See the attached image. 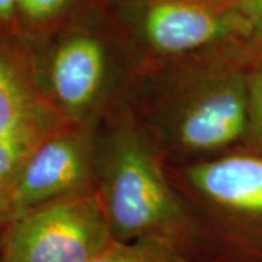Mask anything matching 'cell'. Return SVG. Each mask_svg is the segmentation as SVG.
<instances>
[{
    "label": "cell",
    "instance_id": "obj_8",
    "mask_svg": "<svg viewBox=\"0 0 262 262\" xmlns=\"http://www.w3.org/2000/svg\"><path fill=\"white\" fill-rule=\"evenodd\" d=\"M192 185L214 203L236 211L262 214V159L230 156L188 170Z\"/></svg>",
    "mask_w": 262,
    "mask_h": 262
},
{
    "label": "cell",
    "instance_id": "obj_9",
    "mask_svg": "<svg viewBox=\"0 0 262 262\" xmlns=\"http://www.w3.org/2000/svg\"><path fill=\"white\" fill-rule=\"evenodd\" d=\"M50 134L53 133H32L0 139V189H9L29 155Z\"/></svg>",
    "mask_w": 262,
    "mask_h": 262
},
{
    "label": "cell",
    "instance_id": "obj_13",
    "mask_svg": "<svg viewBox=\"0 0 262 262\" xmlns=\"http://www.w3.org/2000/svg\"><path fill=\"white\" fill-rule=\"evenodd\" d=\"M233 6L245 19L249 37L262 42V0H234Z\"/></svg>",
    "mask_w": 262,
    "mask_h": 262
},
{
    "label": "cell",
    "instance_id": "obj_14",
    "mask_svg": "<svg viewBox=\"0 0 262 262\" xmlns=\"http://www.w3.org/2000/svg\"><path fill=\"white\" fill-rule=\"evenodd\" d=\"M18 0H0V22H8L16 13Z\"/></svg>",
    "mask_w": 262,
    "mask_h": 262
},
{
    "label": "cell",
    "instance_id": "obj_2",
    "mask_svg": "<svg viewBox=\"0 0 262 262\" xmlns=\"http://www.w3.org/2000/svg\"><path fill=\"white\" fill-rule=\"evenodd\" d=\"M2 262H91L114 242L101 195L77 192L8 219Z\"/></svg>",
    "mask_w": 262,
    "mask_h": 262
},
{
    "label": "cell",
    "instance_id": "obj_16",
    "mask_svg": "<svg viewBox=\"0 0 262 262\" xmlns=\"http://www.w3.org/2000/svg\"><path fill=\"white\" fill-rule=\"evenodd\" d=\"M178 262H187V261H181V259H178Z\"/></svg>",
    "mask_w": 262,
    "mask_h": 262
},
{
    "label": "cell",
    "instance_id": "obj_5",
    "mask_svg": "<svg viewBox=\"0 0 262 262\" xmlns=\"http://www.w3.org/2000/svg\"><path fill=\"white\" fill-rule=\"evenodd\" d=\"M249 121L248 80L239 73L219 76L192 95L179 111L181 146L210 151L237 140Z\"/></svg>",
    "mask_w": 262,
    "mask_h": 262
},
{
    "label": "cell",
    "instance_id": "obj_7",
    "mask_svg": "<svg viewBox=\"0 0 262 262\" xmlns=\"http://www.w3.org/2000/svg\"><path fill=\"white\" fill-rule=\"evenodd\" d=\"M63 128L54 108L37 92L24 69L0 50V139Z\"/></svg>",
    "mask_w": 262,
    "mask_h": 262
},
{
    "label": "cell",
    "instance_id": "obj_12",
    "mask_svg": "<svg viewBox=\"0 0 262 262\" xmlns=\"http://www.w3.org/2000/svg\"><path fill=\"white\" fill-rule=\"evenodd\" d=\"M249 96V120L255 131L262 139V64L256 67L248 80Z\"/></svg>",
    "mask_w": 262,
    "mask_h": 262
},
{
    "label": "cell",
    "instance_id": "obj_10",
    "mask_svg": "<svg viewBox=\"0 0 262 262\" xmlns=\"http://www.w3.org/2000/svg\"><path fill=\"white\" fill-rule=\"evenodd\" d=\"M91 262H178V259L169 255L165 242L114 241L99 256Z\"/></svg>",
    "mask_w": 262,
    "mask_h": 262
},
{
    "label": "cell",
    "instance_id": "obj_15",
    "mask_svg": "<svg viewBox=\"0 0 262 262\" xmlns=\"http://www.w3.org/2000/svg\"><path fill=\"white\" fill-rule=\"evenodd\" d=\"M9 219V189H0V223ZM2 262V255H0Z\"/></svg>",
    "mask_w": 262,
    "mask_h": 262
},
{
    "label": "cell",
    "instance_id": "obj_4",
    "mask_svg": "<svg viewBox=\"0 0 262 262\" xmlns=\"http://www.w3.org/2000/svg\"><path fill=\"white\" fill-rule=\"evenodd\" d=\"M143 34L160 53L178 54L233 35L249 37V29L234 9L198 0H155L144 10Z\"/></svg>",
    "mask_w": 262,
    "mask_h": 262
},
{
    "label": "cell",
    "instance_id": "obj_11",
    "mask_svg": "<svg viewBox=\"0 0 262 262\" xmlns=\"http://www.w3.org/2000/svg\"><path fill=\"white\" fill-rule=\"evenodd\" d=\"M72 0H18L16 12L34 24L47 22L58 16Z\"/></svg>",
    "mask_w": 262,
    "mask_h": 262
},
{
    "label": "cell",
    "instance_id": "obj_1",
    "mask_svg": "<svg viewBox=\"0 0 262 262\" xmlns=\"http://www.w3.org/2000/svg\"><path fill=\"white\" fill-rule=\"evenodd\" d=\"M101 200L118 242H165L185 220L158 160L131 131L117 134L108 149Z\"/></svg>",
    "mask_w": 262,
    "mask_h": 262
},
{
    "label": "cell",
    "instance_id": "obj_3",
    "mask_svg": "<svg viewBox=\"0 0 262 262\" xmlns=\"http://www.w3.org/2000/svg\"><path fill=\"white\" fill-rule=\"evenodd\" d=\"M83 134L60 128L38 144L9 188V217L83 191L89 178Z\"/></svg>",
    "mask_w": 262,
    "mask_h": 262
},
{
    "label": "cell",
    "instance_id": "obj_6",
    "mask_svg": "<svg viewBox=\"0 0 262 262\" xmlns=\"http://www.w3.org/2000/svg\"><path fill=\"white\" fill-rule=\"evenodd\" d=\"M106 56L102 44L89 35L64 39L51 57L50 89L60 108L70 117L83 115L102 89Z\"/></svg>",
    "mask_w": 262,
    "mask_h": 262
}]
</instances>
